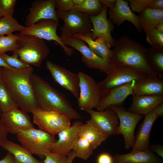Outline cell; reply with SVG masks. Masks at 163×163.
I'll use <instances>...</instances> for the list:
<instances>
[{
  "instance_id": "obj_1",
  "label": "cell",
  "mask_w": 163,
  "mask_h": 163,
  "mask_svg": "<svg viewBox=\"0 0 163 163\" xmlns=\"http://www.w3.org/2000/svg\"><path fill=\"white\" fill-rule=\"evenodd\" d=\"M1 72L18 108L31 113L39 108L31 79L32 67L30 66L21 69L2 67Z\"/></svg>"
},
{
  "instance_id": "obj_2",
  "label": "cell",
  "mask_w": 163,
  "mask_h": 163,
  "mask_svg": "<svg viewBox=\"0 0 163 163\" xmlns=\"http://www.w3.org/2000/svg\"><path fill=\"white\" fill-rule=\"evenodd\" d=\"M113 46L110 60L114 66H128L157 77L148 62L147 49L141 43L124 35L115 40Z\"/></svg>"
},
{
  "instance_id": "obj_3",
  "label": "cell",
  "mask_w": 163,
  "mask_h": 163,
  "mask_svg": "<svg viewBox=\"0 0 163 163\" xmlns=\"http://www.w3.org/2000/svg\"><path fill=\"white\" fill-rule=\"evenodd\" d=\"M31 79L39 108L59 112L71 120L82 119L65 94L59 92L40 77L33 73Z\"/></svg>"
},
{
  "instance_id": "obj_4",
  "label": "cell",
  "mask_w": 163,
  "mask_h": 163,
  "mask_svg": "<svg viewBox=\"0 0 163 163\" xmlns=\"http://www.w3.org/2000/svg\"><path fill=\"white\" fill-rule=\"evenodd\" d=\"M17 34L18 46L13 53L17 54L25 63L40 67L50 52L45 40L32 35L20 33Z\"/></svg>"
},
{
  "instance_id": "obj_5",
  "label": "cell",
  "mask_w": 163,
  "mask_h": 163,
  "mask_svg": "<svg viewBox=\"0 0 163 163\" xmlns=\"http://www.w3.org/2000/svg\"><path fill=\"white\" fill-rule=\"evenodd\" d=\"M16 135L22 146L32 154L43 159L47 153L51 152L56 141L55 136L34 127L22 131Z\"/></svg>"
},
{
  "instance_id": "obj_6",
  "label": "cell",
  "mask_w": 163,
  "mask_h": 163,
  "mask_svg": "<svg viewBox=\"0 0 163 163\" xmlns=\"http://www.w3.org/2000/svg\"><path fill=\"white\" fill-rule=\"evenodd\" d=\"M57 17L64 22L60 28L61 37L73 36L76 34L91 37L93 27L90 16L72 9L66 11H56Z\"/></svg>"
},
{
  "instance_id": "obj_7",
  "label": "cell",
  "mask_w": 163,
  "mask_h": 163,
  "mask_svg": "<svg viewBox=\"0 0 163 163\" xmlns=\"http://www.w3.org/2000/svg\"><path fill=\"white\" fill-rule=\"evenodd\" d=\"M60 37L64 45L71 46L81 53L82 62L88 68L98 70L107 75L114 69L115 66L96 54L82 40L74 36Z\"/></svg>"
},
{
  "instance_id": "obj_8",
  "label": "cell",
  "mask_w": 163,
  "mask_h": 163,
  "mask_svg": "<svg viewBox=\"0 0 163 163\" xmlns=\"http://www.w3.org/2000/svg\"><path fill=\"white\" fill-rule=\"evenodd\" d=\"M31 113L33 122L39 129L54 136L70 126L71 119L57 111L39 107Z\"/></svg>"
},
{
  "instance_id": "obj_9",
  "label": "cell",
  "mask_w": 163,
  "mask_h": 163,
  "mask_svg": "<svg viewBox=\"0 0 163 163\" xmlns=\"http://www.w3.org/2000/svg\"><path fill=\"white\" fill-rule=\"evenodd\" d=\"M78 74L79 79V93L78 106L82 110H93L98 106L100 98V89L94 79L83 72Z\"/></svg>"
},
{
  "instance_id": "obj_10",
  "label": "cell",
  "mask_w": 163,
  "mask_h": 163,
  "mask_svg": "<svg viewBox=\"0 0 163 163\" xmlns=\"http://www.w3.org/2000/svg\"><path fill=\"white\" fill-rule=\"evenodd\" d=\"M59 25V22L52 20L40 21L28 27L20 33L22 34L30 35L49 41L53 40L59 44L66 54L70 57L74 51L63 43L60 37L57 34V29Z\"/></svg>"
},
{
  "instance_id": "obj_11",
  "label": "cell",
  "mask_w": 163,
  "mask_h": 163,
  "mask_svg": "<svg viewBox=\"0 0 163 163\" xmlns=\"http://www.w3.org/2000/svg\"><path fill=\"white\" fill-rule=\"evenodd\" d=\"M109 107L116 113L120 121L116 134H121L123 136L126 149L133 147L135 141L136 126L143 116L131 112L121 106H112Z\"/></svg>"
},
{
  "instance_id": "obj_12",
  "label": "cell",
  "mask_w": 163,
  "mask_h": 163,
  "mask_svg": "<svg viewBox=\"0 0 163 163\" xmlns=\"http://www.w3.org/2000/svg\"><path fill=\"white\" fill-rule=\"evenodd\" d=\"M147 75L139 70L129 66H115L114 69L107 75L106 78L97 84L100 90L107 89L139 80Z\"/></svg>"
},
{
  "instance_id": "obj_13",
  "label": "cell",
  "mask_w": 163,
  "mask_h": 163,
  "mask_svg": "<svg viewBox=\"0 0 163 163\" xmlns=\"http://www.w3.org/2000/svg\"><path fill=\"white\" fill-rule=\"evenodd\" d=\"M91 118L86 121L107 138L116 134L119 119L115 111L109 107L102 111L88 110Z\"/></svg>"
},
{
  "instance_id": "obj_14",
  "label": "cell",
  "mask_w": 163,
  "mask_h": 163,
  "mask_svg": "<svg viewBox=\"0 0 163 163\" xmlns=\"http://www.w3.org/2000/svg\"><path fill=\"white\" fill-rule=\"evenodd\" d=\"M136 81L110 88L100 90V101L96 108L102 111L112 106H121L129 95H133Z\"/></svg>"
},
{
  "instance_id": "obj_15",
  "label": "cell",
  "mask_w": 163,
  "mask_h": 163,
  "mask_svg": "<svg viewBox=\"0 0 163 163\" xmlns=\"http://www.w3.org/2000/svg\"><path fill=\"white\" fill-rule=\"evenodd\" d=\"M46 66L54 81L70 91L78 99L79 93V79L78 73L50 61H46Z\"/></svg>"
},
{
  "instance_id": "obj_16",
  "label": "cell",
  "mask_w": 163,
  "mask_h": 163,
  "mask_svg": "<svg viewBox=\"0 0 163 163\" xmlns=\"http://www.w3.org/2000/svg\"><path fill=\"white\" fill-rule=\"evenodd\" d=\"M43 20H52L58 22L55 0H37L33 1L25 17L24 24L28 27Z\"/></svg>"
},
{
  "instance_id": "obj_17",
  "label": "cell",
  "mask_w": 163,
  "mask_h": 163,
  "mask_svg": "<svg viewBox=\"0 0 163 163\" xmlns=\"http://www.w3.org/2000/svg\"><path fill=\"white\" fill-rule=\"evenodd\" d=\"M27 113L17 107L1 114V120L8 133L16 134L34 128Z\"/></svg>"
},
{
  "instance_id": "obj_18",
  "label": "cell",
  "mask_w": 163,
  "mask_h": 163,
  "mask_svg": "<svg viewBox=\"0 0 163 163\" xmlns=\"http://www.w3.org/2000/svg\"><path fill=\"white\" fill-rule=\"evenodd\" d=\"M82 123L76 121L72 126L59 132L58 139L53 144L51 152L67 156L79 136V127Z\"/></svg>"
},
{
  "instance_id": "obj_19",
  "label": "cell",
  "mask_w": 163,
  "mask_h": 163,
  "mask_svg": "<svg viewBox=\"0 0 163 163\" xmlns=\"http://www.w3.org/2000/svg\"><path fill=\"white\" fill-rule=\"evenodd\" d=\"M107 8L103 6L101 11L98 14L90 16L93 27L91 37L94 40L98 37L104 36L110 48L113 46L115 40L112 36L111 32L113 30V26L111 21L107 18Z\"/></svg>"
},
{
  "instance_id": "obj_20",
  "label": "cell",
  "mask_w": 163,
  "mask_h": 163,
  "mask_svg": "<svg viewBox=\"0 0 163 163\" xmlns=\"http://www.w3.org/2000/svg\"><path fill=\"white\" fill-rule=\"evenodd\" d=\"M109 14L110 18L117 26H119L125 21L131 22L138 31L142 30L140 24L138 16L133 13L127 1L116 0L114 7L110 9Z\"/></svg>"
},
{
  "instance_id": "obj_21",
  "label": "cell",
  "mask_w": 163,
  "mask_h": 163,
  "mask_svg": "<svg viewBox=\"0 0 163 163\" xmlns=\"http://www.w3.org/2000/svg\"><path fill=\"white\" fill-rule=\"evenodd\" d=\"M145 116L144 120L135 137L132 151H143L151 149L149 141L150 132L154 123L158 117L153 111Z\"/></svg>"
},
{
  "instance_id": "obj_22",
  "label": "cell",
  "mask_w": 163,
  "mask_h": 163,
  "mask_svg": "<svg viewBox=\"0 0 163 163\" xmlns=\"http://www.w3.org/2000/svg\"><path fill=\"white\" fill-rule=\"evenodd\" d=\"M133 91V95H163V80L147 75L136 81Z\"/></svg>"
},
{
  "instance_id": "obj_23",
  "label": "cell",
  "mask_w": 163,
  "mask_h": 163,
  "mask_svg": "<svg viewBox=\"0 0 163 163\" xmlns=\"http://www.w3.org/2000/svg\"><path fill=\"white\" fill-rule=\"evenodd\" d=\"M132 102L128 111L137 114L145 115L163 102V95L132 96Z\"/></svg>"
},
{
  "instance_id": "obj_24",
  "label": "cell",
  "mask_w": 163,
  "mask_h": 163,
  "mask_svg": "<svg viewBox=\"0 0 163 163\" xmlns=\"http://www.w3.org/2000/svg\"><path fill=\"white\" fill-rule=\"evenodd\" d=\"M113 163H163V160L150 149L143 151H132L125 154H116Z\"/></svg>"
},
{
  "instance_id": "obj_25",
  "label": "cell",
  "mask_w": 163,
  "mask_h": 163,
  "mask_svg": "<svg viewBox=\"0 0 163 163\" xmlns=\"http://www.w3.org/2000/svg\"><path fill=\"white\" fill-rule=\"evenodd\" d=\"M73 36L77 37L85 42L90 49L96 54L105 61L111 62L112 50H111L105 37L101 36L94 40L88 36H84L76 34Z\"/></svg>"
},
{
  "instance_id": "obj_26",
  "label": "cell",
  "mask_w": 163,
  "mask_h": 163,
  "mask_svg": "<svg viewBox=\"0 0 163 163\" xmlns=\"http://www.w3.org/2000/svg\"><path fill=\"white\" fill-rule=\"evenodd\" d=\"M2 147L13 155L16 163H44L35 158L32 154L22 145L7 139Z\"/></svg>"
},
{
  "instance_id": "obj_27",
  "label": "cell",
  "mask_w": 163,
  "mask_h": 163,
  "mask_svg": "<svg viewBox=\"0 0 163 163\" xmlns=\"http://www.w3.org/2000/svg\"><path fill=\"white\" fill-rule=\"evenodd\" d=\"M138 16L140 24L145 32L155 28L158 24L163 22V11L148 8L145 9Z\"/></svg>"
},
{
  "instance_id": "obj_28",
  "label": "cell",
  "mask_w": 163,
  "mask_h": 163,
  "mask_svg": "<svg viewBox=\"0 0 163 163\" xmlns=\"http://www.w3.org/2000/svg\"><path fill=\"white\" fill-rule=\"evenodd\" d=\"M79 136L88 141L94 150L107 139L104 135L98 131L89 123L86 122L82 124L79 129Z\"/></svg>"
},
{
  "instance_id": "obj_29",
  "label": "cell",
  "mask_w": 163,
  "mask_h": 163,
  "mask_svg": "<svg viewBox=\"0 0 163 163\" xmlns=\"http://www.w3.org/2000/svg\"><path fill=\"white\" fill-rule=\"evenodd\" d=\"M147 49V56L149 63L157 76H163V50L152 47Z\"/></svg>"
},
{
  "instance_id": "obj_30",
  "label": "cell",
  "mask_w": 163,
  "mask_h": 163,
  "mask_svg": "<svg viewBox=\"0 0 163 163\" xmlns=\"http://www.w3.org/2000/svg\"><path fill=\"white\" fill-rule=\"evenodd\" d=\"M25 28L13 17L4 16L0 18V36L11 34L15 31L21 32Z\"/></svg>"
},
{
  "instance_id": "obj_31",
  "label": "cell",
  "mask_w": 163,
  "mask_h": 163,
  "mask_svg": "<svg viewBox=\"0 0 163 163\" xmlns=\"http://www.w3.org/2000/svg\"><path fill=\"white\" fill-rule=\"evenodd\" d=\"M17 107L11 92L2 78L0 82V113Z\"/></svg>"
},
{
  "instance_id": "obj_32",
  "label": "cell",
  "mask_w": 163,
  "mask_h": 163,
  "mask_svg": "<svg viewBox=\"0 0 163 163\" xmlns=\"http://www.w3.org/2000/svg\"><path fill=\"white\" fill-rule=\"evenodd\" d=\"M102 7L99 0H84L80 5H74L72 9L90 16H95L100 13Z\"/></svg>"
},
{
  "instance_id": "obj_33",
  "label": "cell",
  "mask_w": 163,
  "mask_h": 163,
  "mask_svg": "<svg viewBox=\"0 0 163 163\" xmlns=\"http://www.w3.org/2000/svg\"><path fill=\"white\" fill-rule=\"evenodd\" d=\"M94 149L88 142L84 138L78 136L72 149L76 157L87 161L92 154Z\"/></svg>"
},
{
  "instance_id": "obj_34",
  "label": "cell",
  "mask_w": 163,
  "mask_h": 163,
  "mask_svg": "<svg viewBox=\"0 0 163 163\" xmlns=\"http://www.w3.org/2000/svg\"><path fill=\"white\" fill-rule=\"evenodd\" d=\"M18 36L13 34L0 36V54L15 51L18 46Z\"/></svg>"
},
{
  "instance_id": "obj_35",
  "label": "cell",
  "mask_w": 163,
  "mask_h": 163,
  "mask_svg": "<svg viewBox=\"0 0 163 163\" xmlns=\"http://www.w3.org/2000/svg\"><path fill=\"white\" fill-rule=\"evenodd\" d=\"M147 42L152 47L163 50V33L160 32L156 28L152 29L145 32Z\"/></svg>"
},
{
  "instance_id": "obj_36",
  "label": "cell",
  "mask_w": 163,
  "mask_h": 163,
  "mask_svg": "<svg viewBox=\"0 0 163 163\" xmlns=\"http://www.w3.org/2000/svg\"><path fill=\"white\" fill-rule=\"evenodd\" d=\"M18 55L14 53L11 56H9L5 53L0 54V57L11 68L21 69L26 68L30 66L23 62L18 58Z\"/></svg>"
},
{
  "instance_id": "obj_37",
  "label": "cell",
  "mask_w": 163,
  "mask_h": 163,
  "mask_svg": "<svg viewBox=\"0 0 163 163\" xmlns=\"http://www.w3.org/2000/svg\"><path fill=\"white\" fill-rule=\"evenodd\" d=\"M156 0H129V7L132 11L141 13L149 8Z\"/></svg>"
},
{
  "instance_id": "obj_38",
  "label": "cell",
  "mask_w": 163,
  "mask_h": 163,
  "mask_svg": "<svg viewBox=\"0 0 163 163\" xmlns=\"http://www.w3.org/2000/svg\"><path fill=\"white\" fill-rule=\"evenodd\" d=\"M16 0H0V6L4 14V16L13 17Z\"/></svg>"
},
{
  "instance_id": "obj_39",
  "label": "cell",
  "mask_w": 163,
  "mask_h": 163,
  "mask_svg": "<svg viewBox=\"0 0 163 163\" xmlns=\"http://www.w3.org/2000/svg\"><path fill=\"white\" fill-rule=\"evenodd\" d=\"M44 163H67V157L50 152L45 155Z\"/></svg>"
},
{
  "instance_id": "obj_40",
  "label": "cell",
  "mask_w": 163,
  "mask_h": 163,
  "mask_svg": "<svg viewBox=\"0 0 163 163\" xmlns=\"http://www.w3.org/2000/svg\"><path fill=\"white\" fill-rule=\"evenodd\" d=\"M74 5L72 0H55V6L56 11H66L72 9Z\"/></svg>"
},
{
  "instance_id": "obj_41",
  "label": "cell",
  "mask_w": 163,
  "mask_h": 163,
  "mask_svg": "<svg viewBox=\"0 0 163 163\" xmlns=\"http://www.w3.org/2000/svg\"><path fill=\"white\" fill-rule=\"evenodd\" d=\"M97 163H113V157L109 153L103 152L97 158Z\"/></svg>"
},
{
  "instance_id": "obj_42",
  "label": "cell",
  "mask_w": 163,
  "mask_h": 163,
  "mask_svg": "<svg viewBox=\"0 0 163 163\" xmlns=\"http://www.w3.org/2000/svg\"><path fill=\"white\" fill-rule=\"evenodd\" d=\"M8 133L2 124L0 118V147L2 146L3 143L7 139Z\"/></svg>"
},
{
  "instance_id": "obj_43",
  "label": "cell",
  "mask_w": 163,
  "mask_h": 163,
  "mask_svg": "<svg viewBox=\"0 0 163 163\" xmlns=\"http://www.w3.org/2000/svg\"><path fill=\"white\" fill-rule=\"evenodd\" d=\"M151 149L153 152H155L159 156L163 158V147L162 146L154 145L150 146Z\"/></svg>"
},
{
  "instance_id": "obj_44",
  "label": "cell",
  "mask_w": 163,
  "mask_h": 163,
  "mask_svg": "<svg viewBox=\"0 0 163 163\" xmlns=\"http://www.w3.org/2000/svg\"><path fill=\"white\" fill-rule=\"evenodd\" d=\"M0 163H16L12 155L8 152L6 155L2 159L0 160Z\"/></svg>"
},
{
  "instance_id": "obj_45",
  "label": "cell",
  "mask_w": 163,
  "mask_h": 163,
  "mask_svg": "<svg viewBox=\"0 0 163 163\" xmlns=\"http://www.w3.org/2000/svg\"><path fill=\"white\" fill-rule=\"evenodd\" d=\"M103 6L112 9L116 3L115 0H99Z\"/></svg>"
},
{
  "instance_id": "obj_46",
  "label": "cell",
  "mask_w": 163,
  "mask_h": 163,
  "mask_svg": "<svg viewBox=\"0 0 163 163\" xmlns=\"http://www.w3.org/2000/svg\"><path fill=\"white\" fill-rule=\"evenodd\" d=\"M149 8L158 10L163 11V0H156Z\"/></svg>"
},
{
  "instance_id": "obj_47",
  "label": "cell",
  "mask_w": 163,
  "mask_h": 163,
  "mask_svg": "<svg viewBox=\"0 0 163 163\" xmlns=\"http://www.w3.org/2000/svg\"><path fill=\"white\" fill-rule=\"evenodd\" d=\"M158 117L163 115V102L157 105L152 111Z\"/></svg>"
},
{
  "instance_id": "obj_48",
  "label": "cell",
  "mask_w": 163,
  "mask_h": 163,
  "mask_svg": "<svg viewBox=\"0 0 163 163\" xmlns=\"http://www.w3.org/2000/svg\"><path fill=\"white\" fill-rule=\"evenodd\" d=\"M76 157L75 153L74 151H72L67 156V163H72L73 160Z\"/></svg>"
},
{
  "instance_id": "obj_49",
  "label": "cell",
  "mask_w": 163,
  "mask_h": 163,
  "mask_svg": "<svg viewBox=\"0 0 163 163\" xmlns=\"http://www.w3.org/2000/svg\"><path fill=\"white\" fill-rule=\"evenodd\" d=\"M155 28L160 32L163 33V22L158 24L156 26Z\"/></svg>"
},
{
  "instance_id": "obj_50",
  "label": "cell",
  "mask_w": 163,
  "mask_h": 163,
  "mask_svg": "<svg viewBox=\"0 0 163 163\" xmlns=\"http://www.w3.org/2000/svg\"><path fill=\"white\" fill-rule=\"evenodd\" d=\"M0 67L5 68H11L8 66L4 61L0 57Z\"/></svg>"
},
{
  "instance_id": "obj_51",
  "label": "cell",
  "mask_w": 163,
  "mask_h": 163,
  "mask_svg": "<svg viewBox=\"0 0 163 163\" xmlns=\"http://www.w3.org/2000/svg\"><path fill=\"white\" fill-rule=\"evenodd\" d=\"M84 0H72V2L74 5H76L82 4Z\"/></svg>"
},
{
  "instance_id": "obj_52",
  "label": "cell",
  "mask_w": 163,
  "mask_h": 163,
  "mask_svg": "<svg viewBox=\"0 0 163 163\" xmlns=\"http://www.w3.org/2000/svg\"><path fill=\"white\" fill-rule=\"evenodd\" d=\"M4 16V14L0 6V18Z\"/></svg>"
},
{
  "instance_id": "obj_53",
  "label": "cell",
  "mask_w": 163,
  "mask_h": 163,
  "mask_svg": "<svg viewBox=\"0 0 163 163\" xmlns=\"http://www.w3.org/2000/svg\"><path fill=\"white\" fill-rule=\"evenodd\" d=\"M1 67H0V82L2 80V77L1 74Z\"/></svg>"
}]
</instances>
